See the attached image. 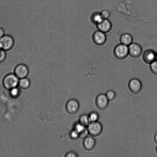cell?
<instances>
[{
    "label": "cell",
    "instance_id": "1",
    "mask_svg": "<svg viewBox=\"0 0 157 157\" xmlns=\"http://www.w3.org/2000/svg\"><path fill=\"white\" fill-rule=\"evenodd\" d=\"M19 79L13 73L6 75L2 80V85L6 89L10 90L18 86Z\"/></svg>",
    "mask_w": 157,
    "mask_h": 157
},
{
    "label": "cell",
    "instance_id": "2",
    "mask_svg": "<svg viewBox=\"0 0 157 157\" xmlns=\"http://www.w3.org/2000/svg\"><path fill=\"white\" fill-rule=\"evenodd\" d=\"M116 58L119 59H125L129 54L128 46L120 44L116 45L113 50Z\"/></svg>",
    "mask_w": 157,
    "mask_h": 157
},
{
    "label": "cell",
    "instance_id": "3",
    "mask_svg": "<svg viewBox=\"0 0 157 157\" xmlns=\"http://www.w3.org/2000/svg\"><path fill=\"white\" fill-rule=\"evenodd\" d=\"M14 43L13 37L9 35H5L0 38V48L7 51L13 47Z\"/></svg>",
    "mask_w": 157,
    "mask_h": 157
},
{
    "label": "cell",
    "instance_id": "4",
    "mask_svg": "<svg viewBox=\"0 0 157 157\" xmlns=\"http://www.w3.org/2000/svg\"><path fill=\"white\" fill-rule=\"evenodd\" d=\"M87 128L89 134L92 136H99L102 131V125L98 121L90 122Z\"/></svg>",
    "mask_w": 157,
    "mask_h": 157
},
{
    "label": "cell",
    "instance_id": "5",
    "mask_svg": "<svg viewBox=\"0 0 157 157\" xmlns=\"http://www.w3.org/2000/svg\"><path fill=\"white\" fill-rule=\"evenodd\" d=\"M13 73L20 79L27 77L29 74V69L25 65L20 64L15 67Z\"/></svg>",
    "mask_w": 157,
    "mask_h": 157
},
{
    "label": "cell",
    "instance_id": "6",
    "mask_svg": "<svg viewBox=\"0 0 157 157\" xmlns=\"http://www.w3.org/2000/svg\"><path fill=\"white\" fill-rule=\"evenodd\" d=\"M92 38L94 43L98 46L103 45L106 40L105 33L98 30L93 33Z\"/></svg>",
    "mask_w": 157,
    "mask_h": 157
},
{
    "label": "cell",
    "instance_id": "7",
    "mask_svg": "<svg viewBox=\"0 0 157 157\" xmlns=\"http://www.w3.org/2000/svg\"><path fill=\"white\" fill-rule=\"evenodd\" d=\"M128 87L130 91L132 93L137 94L140 92L142 88V84L139 79L133 78L129 81Z\"/></svg>",
    "mask_w": 157,
    "mask_h": 157
},
{
    "label": "cell",
    "instance_id": "8",
    "mask_svg": "<svg viewBox=\"0 0 157 157\" xmlns=\"http://www.w3.org/2000/svg\"><path fill=\"white\" fill-rule=\"evenodd\" d=\"M109 100L105 94H100L97 97L95 103L97 108L100 110H104L107 107Z\"/></svg>",
    "mask_w": 157,
    "mask_h": 157
},
{
    "label": "cell",
    "instance_id": "9",
    "mask_svg": "<svg viewBox=\"0 0 157 157\" xmlns=\"http://www.w3.org/2000/svg\"><path fill=\"white\" fill-rule=\"evenodd\" d=\"M128 48L129 55L133 58H138L142 53V48L138 44L132 43L128 46Z\"/></svg>",
    "mask_w": 157,
    "mask_h": 157
},
{
    "label": "cell",
    "instance_id": "10",
    "mask_svg": "<svg viewBox=\"0 0 157 157\" xmlns=\"http://www.w3.org/2000/svg\"><path fill=\"white\" fill-rule=\"evenodd\" d=\"M79 105L77 101L75 99L69 100L66 105L67 111L71 114L76 113L78 110Z\"/></svg>",
    "mask_w": 157,
    "mask_h": 157
},
{
    "label": "cell",
    "instance_id": "11",
    "mask_svg": "<svg viewBox=\"0 0 157 157\" xmlns=\"http://www.w3.org/2000/svg\"><path fill=\"white\" fill-rule=\"evenodd\" d=\"M98 30L105 33L109 32L112 28V24L108 19H103L96 25Z\"/></svg>",
    "mask_w": 157,
    "mask_h": 157
},
{
    "label": "cell",
    "instance_id": "12",
    "mask_svg": "<svg viewBox=\"0 0 157 157\" xmlns=\"http://www.w3.org/2000/svg\"><path fill=\"white\" fill-rule=\"evenodd\" d=\"M156 53L151 49L145 51L143 55V58L144 61L147 64H150L155 60Z\"/></svg>",
    "mask_w": 157,
    "mask_h": 157
},
{
    "label": "cell",
    "instance_id": "13",
    "mask_svg": "<svg viewBox=\"0 0 157 157\" xmlns=\"http://www.w3.org/2000/svg\"><path fill=\"white\" fill-rule=\"evenodd\" d=\"M86 127L78 122L75 124L74 129L79 134L80 138H85L89 134Z\"/></svg>",
    "mask_w": 157,
    "mask_h": 157
},
{
    "label": "cell",
    "instance_id": "14",
    "mask_svg": "<svg viewBox=\"0 0 157 157\" xmlns=\"http://www.w3.org/2000/svg\"><path fill=\"white\" fill-rule=\"evenodd\" d=\"M95 145V140L94 138L90 136L85 138L83 143L84 148L86 150L90 151L94 148Z\"/></svg>",
    "mask_w": 157,
    "mask_h": 157
},
{
    "label": "cell",
    "instance_id": "15",
    "mask_svg": "<svg viewBox=\"0 0 157 157\" xmlns=\"http://www.w3.org/2000/svg\"><path fill=\"white\" fill-rule=\"evenodd\" d=\"M120 40L121 44L128 46L132 43L133 38L130 34L124 33L121 35Z\"/></svg>",
    "mask_w": 157,
    "mask_h": 157
},
{
    "label": "cell",
    "instance_id": "16",
    "mask_svg": "<svg viewBox=\"0 0 157 157\" xmlns=\"http://www.w3.org/2000/svg\"><path fill=\"white\" fill-rule=\"evenodd\" d=\"M103 19L100 12H95L90 15V20L91 22L96 25L99 23Z\"/></svg>",
    "mask_w": 157,
    "mask_h": 157
},
{
    "label": "cell",
    "instance_id": "17",
    "mask_svg": "<svg viewBox=\"0 0 157 157\" xmlns=\"http://www.w3.org/2000/svg\"><path fill=\"white\" fill-rule=\"evenodd\" d=\"M30 84V80L27 77L19 79L18 86L22 89H27L29 87Z\"/></svg>",
    "mask_w": 157,
    "mask_h": 157
},
{
    "label": "cell",
    "instance_id": "18",
    "mask_svg": "<svg viewBox=\"0 0 157 157\" xmlns=\"http://www.w3.org/2000/svg\"><path fill=\"white\" fill-rule=\"evenodd\" d=\"M78 122L87 127V126L90 122L88 115L84 114L81 116L79 118Z\"/></svg>",
    "mask_w": 157,
    "mask_h": 157
},
{
    "label": "cell",
    "instance_id": "19",
    "mask_svg": "<svg viewBox=\"0 0 157 157\" xmlns=\"http://www.w3.org/2000/svg\"><path fill=\"white\" fill-rule=\"evenodd\" d=\"M89 118L90 122H95L98 121L99 118V116L98 113L93 111L88 115Z\"/></svg>",
    "mask_w": 157,
    "mask_h": 157
},
{
    "label": "cell",
    "instance_id": "20",
    "mask_svg": "<svg viewBox=\"0 0 157 157\" xmlns=\"http://www.w3.org/2000/svg\"><path fill=\"white\" fill-rule=\"evenodd\" d=\"M105 94L109 101H112L116 97L115 93L113 90L108 91Z\"/></svg>",
    "mask_w": 157,
    "mask_h": 157
},
{
    "label": "cell",
    "instance_id": "21",
    "mask_svg": "<svg viewBox=\"0 0 157 157\" xmlns=\"http://www.w3.org/2000/svg\"><path fill=\"white\" fill-rule=\"evenodd\" d=\"M150 64V68L151 71L154 74L157 75V61H154Z\"/></svg>",
    "mask_w": 157,
    "mask_h": 157
},
{
    "label": "cell",
    "instance_id": "22",
    "mask_svg": "<svg viewBox=\"0 0 157 157\" xmlns=\"http://www.w3.org/2000/svg\"><path fill=\"white\" fill-rule=\"evenodd\" d=\"M10 90V95L13 97H17L20 94V90L17 87L13 88Z\"/></svg>",
    "mask_w": 157,
    "mask_h": 157
},
{
    "label": "cell",
    "instance_id": "23",
    "mask_svg": "<svg viewBox=\"0 0 157 157\" xmlns=\"http://www.w3.org/2000/svg\"><path fill=\"white\" fill-rule=\"evenodd\" d=\"M69 136L71 138L73 139H75L79 137V134L74 129L70 132Z\"/></svg>",
    "mask_w": 157,
    "mask_h": 157
},
{
    "label": "cell",
    "instance_id": "24",
    "mask_svg": "<svg viewBox=\"0 0 157 157\" xmlns=\"http://www.w3.org/2000/svg\"><path fill=\"white\" fill-rule=\"evenodd\" d=\"M100 13L103 19H108L109 17L110 13L107 10H104L101 11Z\"/></svg>",
    "mask_w": 157,
    "mask_h": 157
},
{
    "label": "cell",
    "instance_id": "25",
    "mask_svg": "<svg viewBox=\"0 0 157 157\" xmlns=\"http://www.w3.org/2000/svg\"><path fill=\"white\" fill-rule=\"evenodd\" d=\"M6 51L0 48V63L6 59Z\"/></svg>",
    "mask_w": 157,
    "mask_h": 157
},
{
    "label": "cell",
    "instance_id": "26",
    "mask_svg": "<svg viewBox=\"0 0 157 157\" xmlns=\"http://www.w3.org/2000/svg\"><path fill=\"white\" fill-rule=\"evenodd\" d=\"M77 154L75 152L71 151L67 153L65 155L66 157H77Z\"/></svg>",
    "mask_w": 157,
    "mask_h": 157
},
{
    "label": "cell",
    "instance_id": "27",
    "mask_svg": "<svg viewBox=\"0 0 157 157\" xmlns=\"http://www.w3.org/2000/svg\"><path fill=\"white\" fill-rule=\"evenodd\" d=\"M4 31L0 27V38L5 35Z\"/></svg>",
    "mask_w": 157,
    "mask_h": 157
},
{
    "label": "cell",
    "instance_id": "28",
    "mask_svg": "<svg viewBox=\"0 0 157 157\" xmlns=\"http://www.w3.org/2000/svg\"><path fill=\"white\" fill-rule=\"evenodd\" d=\"M154 140L155 143L157 144V133L155 134V136Z\"/></svg>",
    "mask_w": 157,
    "mask_h": 157
},
{
    "label": "cell",
    "instance_id": "29",
    "mask_svg": "<svg viewBox=\"0 0 157 157\" xmlns=\"http://www.w3.org/2000/svg\"><path fill=\"white\" fill-rule=\"evenodd\" d=\"M155 60L157 61V53H156V54Z\"/></svg>",
    "mask_w": 157,
    "mask_h": 157
},
{
    "label": "cell",
    "instance_id": "30",
    "mask_svg": "<svg viewBox=\"0 0 157 157\" xmlns=\"http://www.w3.org/2000/svg\"><path fill=\"white\" fill-rule=\"evenodd\" d=\"M156 152H157V146L156 147Z\"/></svg>",
    "mask_w": 157,
    "mask_h": 157
}]
</instances>
